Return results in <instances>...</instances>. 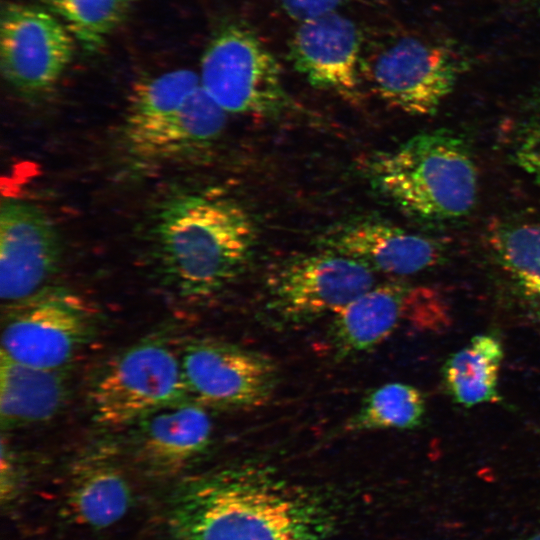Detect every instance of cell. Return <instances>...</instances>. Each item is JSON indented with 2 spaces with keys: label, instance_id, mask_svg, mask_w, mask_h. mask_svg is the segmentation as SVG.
Returning <instances> with one entry per match:
<instances>
[{
  "label": "cell",
  "instance_id": "cell-24",
  "mask_svg": "<svg viewBox=\"0 0 540 540\" xmlns=\"http://www.w3.org/2000/svg\"><path fill=\"white\" fill-rule=\"evenodd\" d=\"M293 20L304 22L319 16L335 12V10L350 0H276Z\"/></svg>",
  "mask_w": 540,
  "mask_h": 540
},
{
  "label": "cell",
  "instance_id": "cell-7",
  "mask_svg": "<svg viewBox=\"0 0 540 540\" xmlns=\"http://www.w3.org/2000/svg\"><path fill=\"white\" fill-rule=\"evenodd\" d=\"M374 271L323 249L277 264L266 279L267 309L287 324L331 317L374 286Z\"/></svg>",
  "mask_w": 540,
  "mask_h": 540
},
{
  "label": "cell",
  "instance_id": "cell-1",
  "mask_svg": "<svg viewBox=\"0 0 540 540\" xmlns=\"http://www.w3.org/2000/svg\"><path fill=\"white\" fill-rule=\"evenodd\" d=\"M168 540H323L327 507L264 469L231 468L194 479L169 501Z\"/></svg>",
  "mask_w": 540,
  "mask_h": 540
},
{
  "label": "cell",
  "instance_id": "cell-20",
  "mask_svg": "<svg viewBox=\"0 0 540 540\" xmlns=\"http://www.w3.org/2000/svg\"><path fill=\"white\" fill-rule=\"evenodd\" d=\"M487 242L502 270L540 301V223L495 220L488 226Z\"/></svg>",
  "mask_w": 540,
  "mask_h": 540
},
{
  "label": "cell",
  "instance_id": "cell-3",
  "mask_svg": "<svg viewBox=\"0 0 540 540\" xmlns=\"http://www.w3.org/2000/svg\"><path fill=\"white\" fill-rule=\"evenodd\" d=\"M374 188L406 213L428 221L462 218L474 208L478 179L465 140L449 130L418 134L368 163Z\"/></svg>",
  "mask_w": 540,
  "mask_h": 540
},
{
  "label": "cell",
  "instance_id": "cell-18",
  "mask_svg": "<svg viewBox=\"0 0 540 540\" xmlns=\"http://www.w3.org/2000/svg\"><path fill=\"white\" fill-rule=\"evenodd\" d=\"M503 355L501 342L489 334L474 336L450 355L442 375L452 399L465 407L500 401L498 377Z\"/></svg>",
  "mask_w": 540,
  "mask_h": 540
},
{
  "label": "cell",
  "instance_id": "cell-21",
  "mask_svg": "<svg viewBox=\"0 0 540 540\" xmlns=\"http://www.w3.org/2000/svg\"><path fill=\"white\" fill-rule=\"evenodd\" d=\"M424 414L425 399L419 389L410 384L391 382L367 394L344 430L358 433L414 429L422 423Z\"/></svg>",
  "mask_w": 540,
  "mask_h": 540
},
{
  "label": "cell",
  "instance_id": "cell-12",
  "mask_svg": "<svg viewBox=\"0 0 540 540\" xmlns=\"http://www.w3.org/2000/svg\"><path fill=\"white\" fill-rule=\"evenodd\" d=\"M61 243L55 226L37 206L2 201L0 211V295L13 304L33 296L55 272Z\"/></svg>",
  "mask_w": 540,
  "mask_h": 540
},
{
  "label": "cell",
  "instance_id": "cell-19",
  "mask_svg": "<svg viewBox=\"0 0 540 540\" xmlns=\"http://www.w3.org/2000/svg\"><path fill=\"white\" fill-rule=\"evenodd\" d=\"M131 504L125 477L110 464L93 463L81 468L66 496V509L80 525L103 529L118 522Z\"/></svg>",
  "mask_w": 540,
  "mask_h": 540
},
{
  "label": "cell",
  "instance_id": "cell-5",
  "mask_svg": "<svg viewBox=\"0 0 540 540\" xmlns=\"http://www.w3.org/2000/svg\"><path fill=\"white\" fill-rule=\"evenodd\" d=\"M200 81L226 113L275 116L290 105L279 63L242 22L226 23L213 35L202 55Z\"/></svg>",
  "mask_w": 540,
  "mask_h": 540
},
{
  "label": "cell",
  "instance_id": "cell-13",
  "mask_svg": "<svg viewBox=\"0 0 540 540\" xmlns=\"http://www.w3.org/2000/svg\"><path fill=\"white\" fill-rule=\"evenodd\" d=\"M362 34L347 17L331 12L301 22L288 43V59L308 83L346 99L359 97Z\"/></svg>",
  "mask_w": 540,
  "mask_h": 540
},
{
  "label": "cell",
  "instance_id": "cell-4",
  "mask_svg": "<svg viewBox=\"0 0 540 540\" xmlns=\"http://www.w3.org/2000/svg\"><path fill=\"white\" fill-rule=\"evenodd\" d=\"M226 112L188 69L136 82L121 137L126 150L146 162H170L208 151L219 139Z\"/></svg>",
  "mask_w": 540,
  "mask_h": 540
},
{
  "label": "cell",
  "instance_id": "cell-22",
  "mask_svg": "<svg viewBox=\"0 0 540 540\" xmlns=\"http://www.w3.org/2000/svg\"><path fill=\"white\" fill-rule=\"evenodd\" d=\"M139 0H43L87 52L98 51Z\"/></svg>",
  "mask_w": 540,
  "mask_h": 540
},
{
  "label": "cell",
  "instance_id": "cell-11",
  "mask_svg": "<svg viewBox=\"0 0 540 540\" xmlns=\"http://www.w3.org/2000/svg\"><path fill=\"white\" fill-rule=\"evenodd\" d=\"M71 33L48 9L9 3L0 21V65L8 84L25 97L50 91L70 63Z\"/></svg>",
  "mask_w": 540,
  "mask_h": 540
},
{
  "label": "cell",
  "instance_id": "cell-16",
  "mask_svg": "<svg viewBox=\"0 0 540 540\" xmlns=\"http://www.w3.org/2000/svg\"><path fill=\"white\" fill-rule=\"evenodd\" d=\"M137 423L140 459L152 471L164 474L190 465L207 449L212 437L205 407L188 399L163 406Z\"/></svg>",
  "mask_w": 540,
  "mask_h": 540
},
{
  "label": "cell",
  "instance_id": "cell-2",
  "mask_svg": "<svg viewBox=\"0 0 540 540\" xmlns=\"http://www.w3.org/2000/svg\"><path fill=\"white\" fill-rule=\"evenodd\" d=\"M254 237L250 217L236 202L179 191L153 209L147 247L160 281L181 297L197 299L221 291L240 275Z\"/></svg>",
  "mask_w": 540,
  "mask_h": 540
},
{
  "label": "cell",
  "instance_id": "cell-26",
  "mask_svg": "<svg viewBox=\"0 0 540 540\" xmlns=\"http://www.w3.org/2000/svg\"><path fill=\"white\" fill-rule=\"evenodd\" d=\"M531 2L536 8L537 13L540 15V0H531Z\"/></svg>",
  "mask_w": 540,
  "mask_h": 540
},
{
  "label": "cell",
  "instance_id": "cell-23",
  "mask_svg": "<svg viewBox=\"0 0 540 540\" xmlns=\"http://www.w3.org/2000/svg\"><path fill=\"white\" fill-rule=\"evenodd\" d=\"M511 154L517 166L540 184V97L519 119L512 136Z\"/></svg>",
  "mask_w": 540,
  "mask_h": 540
},
{
  "label": "cell",
  "instance_id": "cell-9",
  "mask_svg": "<svg viewBox=\"0 0 540 540\" xmlns=\"http://www.w3.org/2000/svg\"><path fill=\"white\" fill-rule=\"evenodd\" d=\"M91 334L92 320L77 296L41 290L13 303L2 326L0 352L21 363L60 370Z\"/></svg>",
  "mask_w": 540,
  "mask_h": 540
},
{
  "label": "cell",
  "instance_id": "cell-8",
  "mask_svg": "<svg viewBox=\"0 0 540 540\" xmlns=\"http://www.w3.org/2000/svg\"><path fill=\"white\" fill-rule=\"evenodd\" d=\"M462 70L448 47L411 36L361 59V72L373 91L390 106L416 116L435 113Z\"/></svg>",
  "mask_w": 540,
  "mask_h": 540
},
{
  "label": "cell",
  "instance_id": "cell-15",
  "mask_svg": "<svg viewBox=\"0 0 540 540\" xmlns=\"http://www.w3.org/2000/svg\"><path fill=\"white\" fill-rule=\"evenodd\" d=\"M320 246L359 260L374 272L410 275L437 265L444 246L384 220L355 219L330 227Z\"/></svg>",
  "mask_w": 540,
  "mask_h": 540
},
{
  "label": "cell",
  "instance_id": "cell-17",
  "mask_svg": "<svg viewBox=\"0 0 540 540\" xmlns=\"http://www.w3.org/2000/svg\"><path fill=\"white\" fill-rule=\"evenodd\" d=\"M66 395L60 370L31 366L0 352V416L3 426L44 422L56 415Z\"/></svg>",
  "mask_w": 540,
  "mask_h": 540
},
{
  "label": "cell",
  "instance_id": "cell-6",
  "mask_svg": "<svg viewBox=\"0 0 540 540\" xmlns=\"http://www.w3.org/2000/svg\"><path fill=\"white\" fill-rule=\"evenodd\" d=\"M184 399L189 398L181 356L159 340L137 343L117 355L90 392L92 416L106 427L136 423Z\"/></svg>",
  "mask_w": 540,
  "mask_h": 540
},
{
  "label": "cell",
  "instance_id": "cell-14",
  "mask_svg": "<svg viewBox=\"0 0 540 540\" xmlns=\"http://www.w3.org/2000/svg\"><path fill=\"white\" fill-rule=\"evenodd\" d=\"M432 292L399 283L373 286L332 316L328 340L340 359L368 352L404 320H430Z\"/></svg>",
  "mask_w": 540,
  "mask_h": 540
},
{
  "label": "cell",
  "instance_id": "cell-25",
  "mask_svg": "<svg viewBox=\"0 0 540 540\" xmlns=\"http://www.w3.org/2000/svg\"><path fill=\"white\" fill-rule=\"evenodd\" d=\"M525 540H540V530H538L537 532H535L534 534L530 535L527 539Z\"/></svg>",
  "mask_w": 540,
  "mask_h": 540
},
{
  "label": "cell",
  "instance_id": "cell-10",
  "mask_svg": "<svg viewBox=\"0 0 540 540\" xmlns=\"http://www.w3.org/2000/svg\"><path fill=\"white\" fill-rule=\"evenodd\" d=\"M181 356L188 398L223 409L266 405L278 384L274 361L260 352L219 340H196Z\"/></svg>",
  "mask_w": 540,
  "mask_h": 540
}]
</instances>
